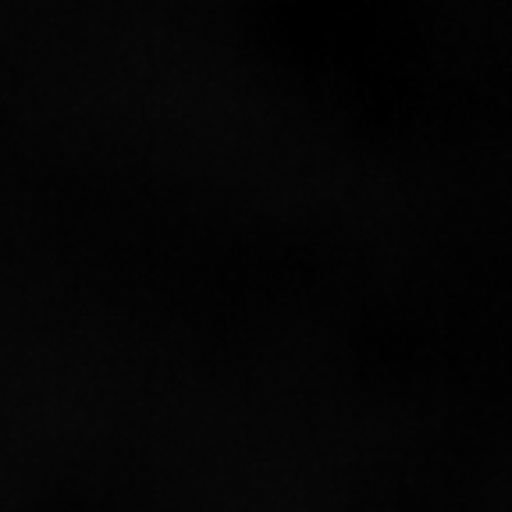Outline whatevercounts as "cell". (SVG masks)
<instances>
[]
</instances>
